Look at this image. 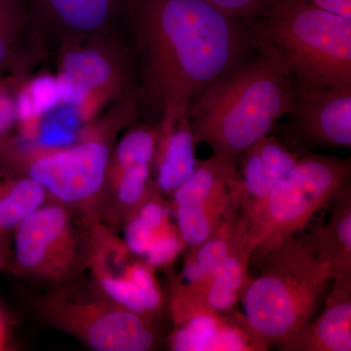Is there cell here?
I'll return each mask as SVG.
<instances>
[{
  "instance_id": "obj_1",
  "label": "cell",
  "mask_w": 351,
  "mask_h": 351,
  "mask_svg": "<svg viewBox=\"0 0 351 351\" xmlns=\"http://www.w3.org/2000/svg\"><path fill=\"white\" fill-rule=\"evenodd\" d=\"M256 43L257 56L205 88L189 112L195 145L234 166L294 107L292 73L257 34Z\"/></svg>"
},
{
  "instance_id": "obj_2",
  "label": "cell",
  "mask_w": 351,
  "mask_h": 351,
  "mask_svg": "<svg viewBox=\"0 0 351 351\" xmlns=\"http://www.w3.org/2000/svg\"><path fill=\"white\" fill-rule=\"evenodd\" d=\"M154 32L158 68L171 110L189 101L241 64L248 49L246 27L203 0H138Z\"/></svg>"
},
{
  "instance_id": "obj_3",
  "label": "cell",
  "mask_w": 351,
  "mask_h": 351,
  "mask_svg": "<svg viewBox=\"0 0 351 351\" xmlns=\"http://www.w3.org/2000/svg\"><path fill=\"white\" fill-rule=\"evenodd\" d=\"M253 256L260 274L240 298L242 322L263 348H282L311 322L334 272L314 255L307 239L295 235Z\"/></svg>"
},
{
  "instance_id": "obj_4",
  "label": "cell",
  "mask_w": 351,
  "mask_h": 351,
  "mask_svg": "<svg viewBox=\"0 0 351 351\" xmlns=\"http://www.w3.org/2000/svg\"><path fill=\"white\" fill-rule=\"evenodd\" d=\"M258 17L256 34L301 83L351 86V20L306 0H279Z\"/></svg>"
},
{
  "instance_id": "obj_5",
  "label": "cell",
  "mask_w": 351,
  "mask_h": 351,
  "mask_svg": "<svg viewBox=\"0 0 351 351\" xmlns=\"http://www.w3.org/2000/svg\"><path fill=\"white\" fill-rule=\"evenodd\" d=\"M350 159L307 154L263 199L241 205L254 251L295 237L323 207L350 186Z\"/></svg>"
},
{
  "instance_id": "obj_6",
  "label": "cell",
  "mask_w": 351,
  "mask_h": 351,
  "mask_svg": "<svg viewBox=\"0 0 351 351\" xmlns=\"http://www.w3.org/2000/svg\"><path fill=\"white\" fill-rule=\"evenodd\" d=\"M290 115L295 135L306 144L350 147L351 86L302 83Z\"/></svg>"
},
{
  "instance_id": "obj_7",
  "label": "cell",
  "mask_w": 351,
  "mask_h": 351,
  "mask_svg": "<svg viewBox=\"0 0 351 351\" xmlns=\"http://www.w3.org/2000/svg\"><path fill=\"white\" fill-rule=\"evenodd\" d=\"M108 152L99 143H87L38 159L31 178L68 203L93 197L103 186Z\"/></svg>"
},
{
  "instance_id": "obj_8",
  "label": "cell",
  "mask_w": 351,
  "mask_h": 351,
  "mask_svg": "<svg viewBox=\"0 0 351 351\" xmlns=\"http://www.w3.org/2000/svg\"><path fill=\"white\" fill-rule=\"evenodd\" d=\"M17 228L15 260L21 269L49 271L69 250V219L62 208H39Z\"/></svg>"
},
{
  "instance_id": "obj_9",
  "label": "cell",
  "mask_w": 351,
  "mask_h": 351,
  "mask_svg": "<svg viewBox=\"0 0 351 351\" xmlns=\"http://www.w3.org/2000/svg\"><path fill=\"white\" fill-rule=\"evenodd\" d=\"M324 309L282 346L289 351L351 350V274L335 276Z\"/></svg>"
},
{
  "instance_id": "obj_10",
  "label": "cell",
  "mask_w": 351,
  "mask_h": 351,
  "mask_svg": "<svg viewBox=\"0 0 351 351\" xmlns=\"http://www.w3.org/2000/svg\"><path fill=\"white\" fill-rule=\"evenodd\" d=\"M181 323L171 338L173 350H263L243 323L233 324L221 313L198 311Z\"/></svg>"
},
{
  "instance_id": "obj_11",
  "label": "cell",
  "mask_w": 351,
  "mask_h": 351,
  "mask_svg": "<svg viewBox=\"0 0 351 351\" xmlns=\"http://www.w3.org/2000/svg\"><path fill=\"white\" fill-rule=\"evenodd\" d=\"M84 335L89 346L99 351H147L156 341L151 327L126 308L95 315L84 327Z\"/></svg>"
},
{
  "instance_id": "obj_12",
  "label": "cell",
  "mask_w": 351,
  "mask_h": 351,
  "mask_svg": "<svg viewBox=\"0 0 351 351\" xmlns=\"http://www.w3.org/2000/svg\"><path fill=\"white\" fill-rule=\"evenodd\" d=\"M336 199L327 223L307 239L314 255L331 267L334 277L351 274L350 186Z\"/></svg>"
},
{
  "instance_id": "obj_13",
  "label": "cell",
  "mask_w": 351,
  "mask_h": 351,
  "mask_svg": "<svg viewBox=\"0 0 351 351\" xmlns=\"http://www.w3.org/2000/svg\"><path fill=\"white\" fill-rule=\"evenodd\" d=\"M176 112H171V130L166 134L161 149L157 184L164 193H173L195 172V143L189 122V110L182 112L175 125Z\"/></svg>"
},
{
  "instance_id": "obj_14",
  "label": "cell",
  "mask_w": 351,
  "mask_h": 351,
  "mask_svg": "<svg viewBox=\"0 0 351 351\" xmlns=\"http://www.w3.org/2000/svg\"><path fill=\"white\" fill-rule=\"evenodd\" d=\"M241 197L242 184L211 199L176 208L178 230L184 244L196 248L206 241L230 214L240 209Z\"/></svg>"
},
{
  "instance_id": "obj_15",
  "label": "cell",
  "mask_w": 351,
  "mask_h": 351,
  "mask_svg": "<svg viewBox=\"0 0 351 351\" xmlns=\"http://www.w3.org/2000/svg\"><path fill=\"white\" fill-rule=\"evenodd\" d=\"M240 209L226 221L199 246L193 248L184 267V278L189 285L204 283L232 250L239 230Z\"/></svg>"
},
{
  "instance_id": "obj_16",
  "label": "cell",
  "mask_w": 351,
  "mask_h": 351,
  "mask_svg": "<svg viewBox=\"0 0 351 351\" xmlns=\"http://www.w3.org/2000/svg\"><path fill=\"white\" fill-rule=\"evenodd\" d=\"M44 198L45 189L32 178L0 191V228L6 232L17 228L40 208Z\"/></svg>"
},
{
  "instance_id": "obj_17",
  "label": "cell",
  "mask_w": 351,
  "mask_h": 351,
  "mask_svg": "<svg viewBox=\"0 0 351 351\" xmlns=\"http://www.w3.org/2000/svg\"><path fill=\"white\" fill-rule=\"evenodd\" d=\"M170 226L167 212L160 203L145 202L127 226V247L138 255H145L154 239Z\"/></svg>"
},
{
  "instance_id": "obj_18",
  "label": "cell",
  "mask_w": 351,
  "mask_h": 351,
  "mask_svg": "<svg viewBox=\"0 0 351 351\" xmlns=\"http://www.w3.org/2000/svg\"><path fill=\"white\" fill-rule=\"evenodd\" d=\"M66 25L80 31H93L110 14L112 0H43Z\"/></svg>"
},
{
  "instance_id": "obj_19",
  "label": "cell",
  "mask_w": 351,
  "mask_h": 351,
  "mask_svg": "<svg viewBox=\"0 0 351 351\" xmlns=\"http://www.w3.org/2000/svg\"><path fill=\"white\" fill-rule=\"evenodd\" d=\"M64 71L91 91L108 82L112 73L110 64L95 51L71 52L64 59Z\"/></svg>"
},
{
  "instance_id": "obj_20",
  "label": "cell",
  "mask_w": 351,
  "mask_h": 351,
  "mask_svg": "<svg viewBox=\"0 0 351 351\" xmlns=\"http://www.w3.org/2000/svg\"><path fill=\"white\" fill-rule=\"evenodd\" d=\"M270 179L277 184L293 170L300 157L276 138L265 136L253 145Z\"/></svg>"
},
{
  "instance_id": "obj_21",
  "label": "cell",
  "mask_w": 351,
  "mask_h": 351,
  "mask_svg": "<svg viewBox=\"0 0 351 351\" xmlns=\"http://www.w3.org/2000/svg\"><path fill=\"white\" fill-rule=\"evenodd\" d=\"M156 141L151 132L137 130L128 134L120 142L117 159L122 170L149 164L154 154Z\"/></svg>"
},
{
  "instance_id": "obj_22",
  "label": "cell",
  "mask_w": 351,
  "mask_h": 351,
  "mask_svg": "<svg viewBox=\"0 0 351 351\" xmlns=\"http://www.w3.org/2000/svg\"><path fill=\"white\" fill-rule=\"evenodd\" d=\"M149 177V165H138L123 171L119 186V198L127 207H136L144 201Z\"/></svg>"
},
{
  "instance_id": "obj_23",
  "label": "cell",
  "mask_w": 351,
  "mask_h": 351,
  "mask_svg": "<svg viewBox=\"0 0 351 351\" xmlns=\"http://www.w3.org/2000/svg\"><path fill=\"white\" fill-rule=\"evenodd\" d=\"M101 284L107 294L121 304L124 308L138 315L147 313L141 301L137 288L128 276L113 277L104 274L101 277Z\"/></svg>"
},
{
  "instance_id": "obj_24",
  "label": "cell",
  "mask_w": 351,
  "mask_h": 351,
  "mask_svg": "<svg viewBox=\"0 0 351 351\" xmlns=\"http://www.w3.org/2000/svg\"><path fill=\"white\" fill-rule=\"evenodd\" d=\"M184 242L179 230L170 226L152 242L145 254L147 263L151 267H164L177 258L184 247Z\"/></svg>"
},
{
  "instance_id": "obj_25",
  "label": "cell",
  "mask_w": 351,
  "mask_h": 351,
  "mask_svg": "<svg viewBox=\"0 0 351 351\" xmlns=\"http://www.w3.org/2000/svg\"><path fill=\"white\" fill-rule=\"evenodd\" d=\"M219 12L235 19H253L279 0H203Z\"/></svg>"
},
{
  "instance_id": "obj_26",
  "label": "cell",
  "mask_w": 351,
  "mask_h": 351,
  "mask_svg": "<svg viewBox=\"0 0 351 351\" xmlns=\"http://www.w3.org/2000/svg\"><path fill=\"white\" fill-rule=\"evenodd\" d=\"M126 276L135 284L145 313L157 311L162 300L151 270L142 265H134L126 272Z\"/></svg>"
},
{
  "instance_id": "obj_27",
  "label": "cell",
  "mask_w": 351,
  "mask_h": 351,
  "mask_svg": "<svg viewBox=\"0 0 351 351\" xmlns=\"http://www.w3.org/2000/svg\"><path fill=\"white\" fill-rule=\"evenodd\" d=\"M27 92L31 96L36 117L56 107L61 99L58 82L51 76H43L34 80Z\"/></svg>"
},
{
  "instance_id": "obj_28",
  "label": "cell",
  "mask_w": 351,
  "mask_h": 351,
  "mask_svg": "<svg viewBox=\"0 0 351 351\" xmlns=\"http://www.w3.org/2000/svg\"><path fill=\"white\" fill-rule=\"evenodd\" d=\"M75 132L68 130L54 123L43 122L38 144L48 147H64L73 144Z\"/></svg>"
},
{
  "instance_id": "obj_29",
  "label": "cell",
  "mask_w": 351,
  "mask_h": 351,
  "mask_svg": "<svg viewBox=\"0 0 351 351\" xmlns=\"http://www.w3.org/2000/svg\"><path fill=\"white\" fill-rule=\"evenodd\" d=\"M58 87H59L60 97L62 100L69 105L78 106L86 100L90 91L82 86L80 83L73 80L68 73L64 71L58 78Z\"/></svg>"
},
{
  "instance_id": "obj_30",
  "label": "cell",
  "mask_w": 351,
  "mask_h": 351,
  "mask_svg": "<svg viewBox=\"0 0 351 351\" xmlns=\"http://www.w3.org/2000/svg\"><path fill=\"white\" fill-rule=\"evenodd\" d=\"M49 112L43 122L57 124L73 132L80 126V115L75 105L64 104L63 106L53 108Z\"/></svg>"
},
{
  "instance_id": "obj_31",
  "label": "cell",
  "mask_w": 351,
  "mask_h": 351,
  "mask_svg": "<svg viewBox=\"0 0 351 351\" xmlns=\"http://www.w3.org/2000/svg\"><path fill=\"white\" fill-rule=\"evenodd\" d=\"M314 7L351 20V0H306Z\"/></svg>"
},
{
  "instance_id": "obj_32",
  "label": "cell",
  "mask_w": 351,
  "mask_h": 351,
  "mask_svg": "<svg viewBox=\"0 0 351 351\" xmlns=\"http://www.w3.org/2000/svg\"><path fill=\"white\" fill-rule=\"evenodd\" d=\"M15 115V106L12 101L8 97L0 95V134L11 126Z\"/></svg>"
},
{
  "instance_id": "obj_33",
  "label": "cell",
  "mask_w": 351,
  "mask_h": 351,
  "mask_svg": "<svg viewBox=\"0 0 351 351\" xmlns=\"http://www.w3.org/2000/svg\"><path fill=\"white\" fill-rule=\"evenodd\" d=\"M16 115L23 121L31 119L34 115V105L29 92L25 91L18 98L17 105L15 107Z\"/></svg>"
},
{
  "instance_id": "obj_34",
  "label": "cell",
  "mask_w": 351,
  "mask_h": 351,
  "mask_svg": "<svg viewBox=\"0 0 351 351\" xmlns=\"http://www.w3.org/2000/svg\"><path fill=\"white\" fill-rule=\"evenodd\" d=\"M4 234L5 232L0 228V269L5 265L7 260V247Z\"/></svg>"
},
{
  "instance_id": "obj_35",
  "label": "cell",
  "mask_w": 351,
  "mask_h": 351,
  "mask_svg": "<svg viewBox=\"0 0 351 351\" xmlns=\"http://www.w3.org/2000/svg\"><path fill=\"white\" fill-rule=\"evenodd\" d=\"M5 44H4L3 41H2V39L0 38V63L3 61L4 56H5Z\"/></svg>"
},
{
  "instance_id": "obj_36",
  "label": "cell",
  "mask_w": 351,
  "mask_h": 351,
  "mask_svg": "<svg viewBox=\"0 0 351 351\" xmlns=\"http://www.w3.org/2000/svg\"><path fill=\"white\" fill-rule=\"evenodd\" d=\"M1 339H2V325H1V320H0V343H1Z\"/></svg>"
}]
</instances>
